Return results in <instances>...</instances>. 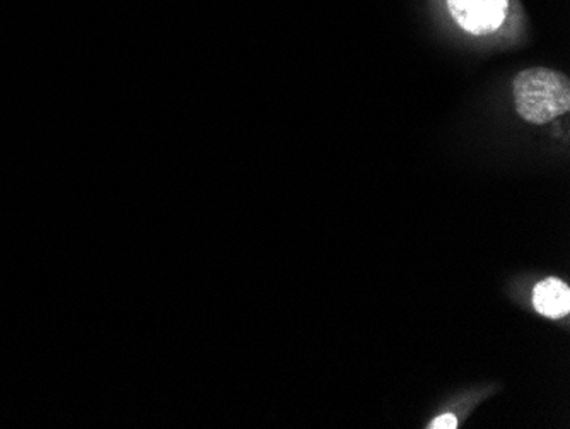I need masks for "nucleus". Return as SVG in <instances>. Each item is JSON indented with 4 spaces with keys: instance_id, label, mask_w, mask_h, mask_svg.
I'll list each match as a JSON object with an SVG mask.
<instances>
[{
    "instance_id": "obj_1",
    "label": "nucleus",
    "mask_w": 570,
    "mask_h": 429,
    "mask_svg": "<svg viewBox=\"0 0 570 429\" xmlns=\"http://www.w3.org/2000/svg\"><path fill=\"white\" fill-rule=\"evenodd\" d=\"M512 93L519 117L530 124L545 125L569 112V79L552 69L535 67L519 72Z\"/></svg>"
},
{
    "instance_id": "obj_2",
    "label": "nucleus",
    "mask_w": 570,
    "mask_h": 429,
    "mask_svg": "<svg viewBox=\"0 0 570 429\" xmlns=\"http://www.w3.org/2000/svg\"><path fill=\"white\" fill-rule=\"evenodd\" d=\"M449 12L463 30L489 35L506 19L507 0H448Z\"/></svg>"
},
{
    "instance_id": "obj_3",
    "label": "nucleus",
    "mask_w": 570,
    "mask_h": 429,
    "mask_svg": "<svg viewBox=\"0 0 570 429\" xmlns=\"http://www.w3.org/2000/svg\"><path fill=\"white\" fill-rule=\"evenodd\" d=\"M533 305L536 312L543 317L559 318L570 310V289L560 279H545L536 284L533 293Z\"/></svg>"
},
{
    "instance_id": "obj_4",
    "label": "nucleus",
    "mask_w": 570,
    "mask_h": 429,
    "mask_svg": "<svg viewBox=\"0 0 570 429\" xmlns=\"http://www.w3.org/2000/svg\"><path fill=\"white\" fill-rule=\"evenodd\" d=\"M458 426V419L454 418L453 414H443L439 418L432 421L431 429H454Z\"/></svg>"
}]
</instances>
